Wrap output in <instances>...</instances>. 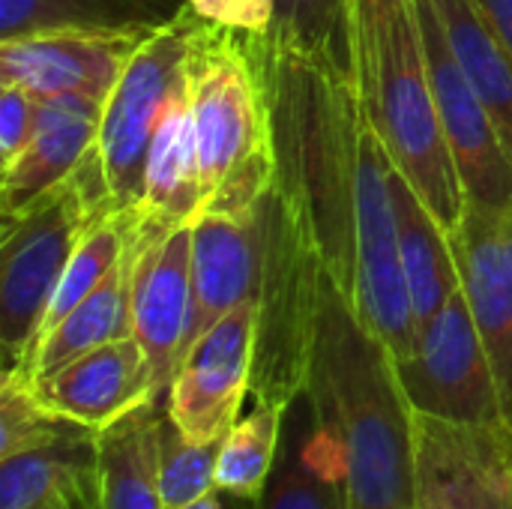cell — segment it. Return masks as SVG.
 <instances>
[{
	"mask_svg": "<svg viewBox=\"0 0 512 509\" xmlns=\"http://www.w3.org/2000/svg\"><path fill=\"white\" fill-rule=\"evenodd\" d=\"M201 210L249 219L276 171L270 102L246 36L195 21L186 60Z\"/></svg>",
	"mask_w": 512,
	"mask_h": 509,
	"instance_id": "obj_3",
	"label": "cell"
},
{
	"mask_svg": "<svg viewBox=\"0 0 512 509\" xmlns=\"http://www.w3.org/2000/svg\"><path fill=\"white\" fill-rule=\"evenodd\" d=\"M186 3L207 24L234 33L267 36L276 21V0H186Z\"/></svg>",
	"mask_w": 512,
	"mask_h": 509,
	"instance_id": "obj_30",
	"label": "cell"
},
{
	"mask_svg": "<svg viewBox=\"0 0 512 509\" xmlns=\"http://www.w3.org/2000/svg\"><path fill=\"white\" fill-rule=\"evenodd\" d=\"M258 357V300L207 327L180 357L165 411L195 441H222L252 393Z\"/></svg>",
	"mask_w": 512,
	"mask_h": 509,
	"instance_id": "obj_8",
	"label": "cell"
},
{
	"mask_svg": "<svg viewBox=\"0 0 512 509\" xmlns=\"http://www.w3.org/2000/svg\"><path fill=\"white\" fill-rule=\"evenodd\" d=\"M417 21L432 93L441 111L444 135L468 204L483 210L512 207V156L471 81L465 78L447 42L432 0H417Z\"/></svg>",
	"mask_w": 512,
	"mask_h": 509,
	"instance_id": "obj_9",
	"label": "cell"
},
{
	"mask_svg": "<svg viewBox=\"0 0 512 509\" xmlns=\"http://www.w3.org/2000/svg\"><path fill=\"white\" fill-rule=\"evenodd\" d=\"M261 246L255 216L198 213L192 219V327L186 348L231 309L258 300ZM186 354V351H183Z\"/></svg>",
	"mask_w": 512,
	"mask_h": 509,
	"instance_id": "obj_16",
	"label": "cell"
},
{
	"mask_svg": "<svg viewBox=\"0 0 512 509\" xmlns=\"http://www.w3.org/2000/svg\"><path fill=\"white\" fill-rule=\"evenodd\" d=\"M195 21L198 15L186 3L174 21L147 33L102 105V126L93 159L105 198L117 213L138 210L150 141L171 93L186 75Z\"/></svg>",
	"mask_w": 512,
	"mask_h": 509,
	"instance_id": "obj_6",
	"label": "cell"
},
{
	"mask_svg": "<svg viewBox=\"0 0 512 509\" xmlns=\"http://www.w3.org/2000/svg\"><path fill=\"white\" fill-rule=\"evenodd\" d=\"M75 423L42 405L21 369H3L0 378V459L54 441Z\"/></svg>",
	"mask_w": 512,
	"mask_h": 509,
	"instance_id": "obj_28",
	"label": "cell"
},
{
	"mask_svg": "<svg viewBox=\"0 0 512 509\" xmlns=\"http://www.w3.org/2000/svg\"><path fill=\"white\" fill-rule=\"evenodd\" d=\"M192 303V222L174 228L141 222L132 267V336L162 396L189 342Z\"/></svg>",
	"mask_w": 512,
	"mask_h": 509,
	"instance_id": "obj_11",
	"label": "cell"
},
{
	"mask_svg": "<svg viewBox=\"0 0 512 509\" xmlns=\"http://www.w3.org/2000/svg\"><path fill=\"white\" fill-rule=\"evenodd\" d=\"M222 509H258V501H243L234 495H222Z\"/></svg>",
	"mask_w": 512,
	"mask_h": 509,
	"instance_id": "obj_34",
	"label": "cell"
},
{
	"mask_svg": "<svg viewBox=\"0 0 512 509\" xmlns=\"http://www.w3.org/2000/svg\"><path fill=\"white\" fill-rule=\"evenodd\" d=\"M453 57L489 108L512 156V51L471 0H432Z\"/></svg>",
	"mask_w": 512,
	"mask_h": 509,
	"instance_id": "obj_24",
	"label": "cell"
},
{
	"mask_svg": "<svg viewBox=\"0 0 512 509\" xmlns=\"http://www.w3.org/2000/svg\"><path fill=\"white\" fill-rule=\"evenodd\" d=\"M246 36L273 123V180L321 252L324 273L402 363L417 342L390 195V156L360 87L267 36Z\"/></svg>",
	"mask_w": 512,
	"mask_h": 509,
	"instance_id": "obj_1",
	"label": "cell"
},
{
	"mask_svg": "<svg viewBox=\"0 0 512 509\" xmlns=\"http://www.w3.org/2000/svg\"><path fill=\"white\" fill-rule=\"evenodd\" d=\"M45 509H99V483H84L75 492L63 495L60 501H54L51 507Z\"/></svg>",
	"mask_w": 512,
	"mask_h": 509,
	"instance_id": "obj_32",
	"label": "cell"
},
{
	"mask_svg": "<svg viewBox=\"0 0 512 509\" xmlns=\"http://www.w3.org/2000/svg\"><path fill=\"white\" fill-rule=\"evenodd\" d=\"M390 195L396 213L399 261L420 327L462 288L456 246H453V234L423 201V195L408 183V177L399 168H393V162H390Z\"/></svg>",
	"mask_w": 512,
	"mask_h": 509,
	"instance_id": "obj_17",
	"label": "cell"
},
{
	"mask_svg": "<svg viewBox=\"0 0 512 509\" xmlns=\"http://www.w3.org/2000/svg\"><path fill=\"white\" fill-rule=\"evenodd\" d=\"M453 246L462 291L486 342L504 423L512 432V207L483 210L465 204Z\"/></svg>",
	"mask_w": 512,
	"mask_h": 509,
	"instance_id": "obj_13",
	"label": "cell"
},
{
	"mask_svg": "<svg viewBox=\"0 0 512 509\" xmlns=\"http://www.w3.org/2000/svg\"><path fill=\"white\" fill-rule=\"evenodd\" d=\"M285 414L288 408L261 399H255L252 411L240 414V420L222 438L216 462L219 495H234L243 501H258L264 495L279 462Z\"/></svg>",
	"mask_w": 512,
	"mask_h": 509,
	"instance_id": "obj_26",
	"label": "cell"
},
{
	"mask_svg": "<svg viewBox=\"0 0 512 509\" xmlns=\"http://www.w3.org/2000/svg\"><path fill=\"white\" fill-rule=\"evenodd\" d=\"M396 366L414 414L447 423L507 426L495 369L462 288L417 327L414 351Z\"/></svg>",
	"mask_w": 512,
	"mask_h": 509,
	"instance_id": "obj_7",
	"label": "cell"
},
{
	"mask_svg": "<svg viewBox=\"0 0 512 509\" xmlns=\"http://www.w3.org/2000/svg\"><path fill=\"white\" fill-rule=\"evenodd\" d=\"M141 234V231H138ZM138 237L120 264L105 276L99 288H93L66 318H60L51 330L39 336L21 372L30 381H39L75 357L96 351L108 342L132 336V267H135Z\"/></svg>",
	"mask_w": 512,
	"mask_h": 509,
	"instance_id": "obj_20",
	"label": "cell"
},
{
	"mask_svg": "<svg viewBox=\"0 0 512 509\" xmlns=\"http://www.w3.org/2000/svg\"><path fill=\"white\" fill-rule=\"evenodd\" d=\"M414 509H512V432L417 414Z\"/></svg>",
	"mask_w": 512,
	"mask_h": 509,
	"instance_id": "obj_10",
	"label": "cell"
},
{
	"mask_svg": "<svg viewBox=\"0 0 512 509\" xmlns=\"http://www.w3.org/2000/svg\"><path fill=\"white\" fill-rule=\"evenodd\" d=\"M96 432L72 426L48 444L0 459V509H45L96 480Z\"/></svg>",
	"mask_w": 512,
	"mask_h": 509,
	"instance_id": "obj_23",
	"label": "cell"
},
{
	"mask_svg": "<svg viewBox=\"0 0 512 509\" xmlns=\"http://www.w3.org/2000/svg\"><path fill=\"white\" fill-rule=\"evenodd\" d=\"M267 39L306 54L360 87L354 0H276Z\"/></svg>",
	"mask_w": 512,
	"mask_h": 509,
	"instance_id": "obj_25",
	"label": "cell"
},
{
	"mask_svg": "<svg viewBox=\"0 0 512 509\" xmlns=\"http://www.w3.org/2000/svg\"><path fill=\"white\" fill-rule=\"evenodd\" d=\"M102 105L90 96L42 99L30 144L0 168V216L30 207L87 165L99 141Z\"/></svg>",
	"mask_w": 512,
	"mask_h": 509,
	"instance_id": "obj_15",
	"label": "cell"
},
{
	"mask_svg": "<svg viewBox=\"0 0 512 509\" xmlns=\"http://www.w3.org/2000/svg\"><path fill=\"white\" fill-rule=\"evenodd\" d=\"M183 509H222V495L213 492V495H207V498H201V501H195V504H189V507Z\"/></svg>",
	"mask_w": 512,
	"mask_h": 509,
	"instance_id": "obj_35",
	"label": "cell"
},
{
	"mask_svg": "<svg viewBox=\"0 0 512 509\" xmlns=\"http://www.w3.org/2000/svg\"><path fill=\"white\" fill-rule=\"evenodd\" d=\"M165 399L96 435L99 509H165L159 492V423Z\"/></svg>",
	"mask_w": 512,
	"mask_h": 509,
	"instance_id": "obj_21",
	"label": "cell"
},
{
	"mask_svg": "<svg viewBox=\"0 0 512 509\" xmlns=\"http://www.w3.org/2000/svg\"><path fill=\"white\" fill-rule=\"evenodd\" d=\"M258 509H348L339 450L318 426L306 393L288 408V438Z\"/></svg>",
	"mask_w": 512,
	"mask_h": 509,
	"instance_id": "obj_19",
	"label": "cell"
},
{
	"mask_svg": "<svg viewBox=\"0 0 512 509\" xmlns=\"http://www.w3.org/2000/svg\"><path fill=\"white\" fill-rule=\"evenodd\" d=\"M201 210V174H198V147L189 114L186 75L168 99V108L153 132L144 189L138 201V216L144 225L174 228L186 225Z\"/></svg>",
	"mask_w": 512,
	"mask_h": 509,
	"instance_id": "obj_18",
	"label": "cell"
},
{
	"mask_svg": "<svg viewBox=\"0 0 512 509\" xmlns=\"http://www.w3.org/2000/svg\"><path fill=\"white\" fill-rule=\"evenodd\" d=\"M512 51V0H471Z\"/></svg>",
	"mask_w": 512,
	"mask_h": 509,
	"instance_id": "obj_31",
	"label": "cell"
},
{
	"mask_svg": "<svg viewBox=\"0 0 512 509\" xmlns=\"http://www.w3.org/2000/svg\"><path fill=\"white\" fill-rule=\"evenodd\" d=\"M360 96L372 126L408 183L453 234L465 213V189L432 93L417 0L357 21Z\"/></svg>",
	"mask_w": 512,
	"mask_h": 509,
	"instance_id": "obj_4",
	"label": "cell"
},
{
	"mask_svg": "<svg viewBox=\"0 0 512 509\" xmlns=\"http://www.w3.org/2000/svg\"><path fill=\"white\" fill-rule=\"evenodd\" d=\"M42 99L18 84H0V168L15 162L30 144Z\"/></svg>",
	"mask_w": 512,
	"mask_h": 509,
	"instance_id": "obj_29",
	"label": "cell"
},
{
	"mask_svg": "<svg viewBox=\"0 0 512 509\" xmlns=\"http://www.w3.org/2000/svg\"><path fill=\"white\" fill-rule=\"evenodd\" d=\"M96 153V150H93ZM111 210L96 159L51 189L30 207L0 216V345L3 369H21L30 357L57 282L90 228V222Z\"/></svg>",
	"mask_w": 512,
	"mask_h": 509,
	"instance_id": "obj_5",
	"label": "cell"
},
{
	"mask_svg": "<svg viewBox=\"0 0 512 509\" xmlns=\"http://www.w3.org/2000/svg\"><path fill=\"white\" fill-rule=\"evenodd\" d=\"M183 9L186 0H0V39L45 30L147 36Z\"/></svg>",
	"mask_w": 512,
	"mask_h": 509,
	"instance_id": "obj_22",
	"label": "cell"
},
{
	"mask_svg": "<svg viewBox=\"0 0 512 509\" xmlns=\"http://www.w3.org/2000/svg\"><path fill=\"white\" fill-rule=\"evenodd\" d=\"M30 384L48 411L96 435L132 411L165 399L135 336L87 351Z\"/></svg>",
	"mask_w": 512,
	"mask_h": 509,
	"instance_id": "obj_14",
	"label": "cell"
},
{
	"mask_svg": "<svg viewBox=\"0 0 512 509\" xmlns=\"http://www.w3.org/2000/svg\"><path fill=\"white\" fill-rule=\"evenodd\" d=\"M303 393L339 450L348 509H414L417 414L396 357L327 273Z\"/></svg>",
	"mask_w": 512,
	"mask_h": 509,
	"instance_id": "obj_2",
	"label": "cell"
},
{
	"mask_svg": "<svg viewBox=\"0 0 512 509\" xmlns=\"http://www.w3.org/2000/svg\"><path fill=\"white\" fill-rule=\"evenodd\" d=\"M399 3H414V0H354V15H357V21H369Z\"/></svg>",
	"mask_w": 512,
	"mask_h": 509,
	"instance_id": "obj_33",
	"label": "cell"
},
{
	"mask_svg": "<svg viewBox=\"0 0 512 509\" xmlns=\"http://www.w3.org/2000/svg\"><path fill=\"white\" fill-rule=\"evenodd\" d=\"M144 36L102 30H45L0 39V84H18L39 99H108Z\"/></svg>",
	"mask_w": 512,
	"mask_h": 509,
	"instance_id": "obj_12",
	"label": "cell"
},
{
	"mask_svg": "<svg viewBox=\"0 0 512 509\" xmlns=\"http://www.w3.org/2000/svg\"><path fill=\"white\" fill-rule=\"evenodd\" d=\"M222 441L186 438L168 411L159 423V492L165 509H183L216 492V462Z\"/></svg>",
	"mask_w": 512,
	"mask_h": 509,
	"instance_id": "obj_27",
	"label": "cell"
}]
</instances>
